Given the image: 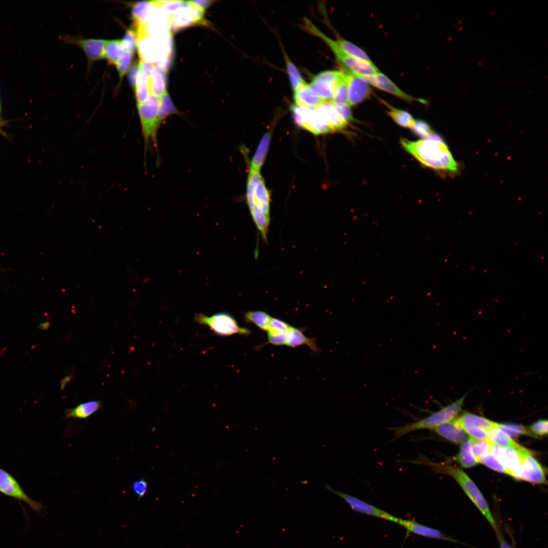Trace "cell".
I'll list each match as a JSON object with an SVG mask.
<instances>
[{
    "mask_svg": "<svg viewBox=\"0 0 548 548\" xmlns=\"http://www.w3.org/2000/svg\"><path fill=\"white\" fill-rule=\"evenodd\" d=\"M487 431L488 438L497 446L501 448H511L518 450L525 449L516 442L509 436L497 427L492 428Z\"/></svg>",
    "mask_w": 548,
    "mask_h": 548,
    "instance_id": "cb8c5ba5",
    "label": "cell"
},
{
    "mask_svg": "<svg viewBox=\"0 0 548 548\" xmlns=\"http://www.w3.org/2000/svg\"><path fill=\"white\" fill-rule=\"evenodd\" d=\"M262 179V177L259 170L250 169L248 178L247 190V201L248 206L252 204L256 187Z\"/></svg>",
    "mask_w": 548,
    "mask_h": 548,
    "instance_id": "b9f144b4",
    "label": "cell"
},
{
    "mask_svg": "<svg viewBox=\"0 0 548 548\" xmlns=\"http://www.w3.org/2000/svg\"><path fill=\"white\" fill-rule=\"evenodd\" d=\"M159 106V97L153 93L149 94L145 102L137 105L145 151L150 140L154 143L155 147L157 148V133L159 129L157 118Z\"/></svg>",
    "mask_w": 548,
    "mask_h": 548,
    "instance_id": "5b68a950",
    "label": "cell"
},
{
    "mask_svg": "<svg viewBox=\"0 0 548 548\" xmlns=\"http://www.w3.org/2000/svg\"><path fill=\"white\" fill-rule=\"evenodd\" d=\"M271 139V133L267 132L262 138L251 162L250 169L260 170L266 156Z\"/></svg>",
    "mask_w": 548,
    "mask_h": 548,
    "instance_id": "d4e9b609",
    "label": "cell"
},
{
    "mask_svg": "<svg viewBox=\"0 0 548 548\" xmlns=\"http://www.w3.org/2000/svg\"><path fill=\"white\" fill-rule=\"evenodd\" d=\"M497 427L505 434L510 436H517L519 435H528L534 436L530 431L525 427L513 423H497Z\"/></svg>",
    "mask_w": 548,
    "mask_h": 548,
    "instance_id": "ab89813d",
    "label": "cell"
},
{
    "mask_svg": "<svg viewBox=\"0 0 548 548\" xmlns=\"http://www.w3.org/2000/svg\"><path fill=\"white\" fill-rule=\"evenodd\" d=\"M419 464L429 465L434 471L446 473L452 476L460 485L465 493L486 518L492 527L496 529V525L484 496L471 479L461 469L450 465H443L423 462L416 461Z\"/></svg>",
    "mask_w": 548,
    "mask_h": 548,
    "instance_id": "7a4b0ae2",
    "label": "cell"
},
{
    "mask_svg": "<svg viewBox=\"0 0 548 548\" xmlns=\"http://www.w3.org/2000/svg\"><path fill=\"white\" fill-rule=\"evenodd\" d=\"M332 104L339 115L346 122L348 123L349 122L353 120L354 118L350 109V107L346 105H337L333 103Z\"/></svg>",
    "mask_w": 548,
    "mask_h": 548,
    "instance_id": "db71d44e",
    "label": "cell"
},
{
    "mask_svg": "<svg viewBox=\"0 0 548 548\" xmlns=\"http://www.w3.org/2000/svg\"><path fill=\"white\" fill-rule=\"evenodd\" d=\"M466 395L451 404L442 408L427 417L404 426L390 427L394 433V440L410 432L423 430L432 429L434 427L453 420L462 409Z\"/></svg>",
    "mask_w": 548,
    "mask_h": 548,
    "instance_id": "3957f363",
    "label": "cell"
},
{
    "mask_svg": "<svg viewBox=\"0 0 548 548\" xmlns=\"http://www.w3.org/2000/svg\"><path fill=\"white\" fill-rule=\"evenodd\" d=\"M132 489L139 499L143 497L148 489V483L144 478L134 481L132 485Z\"/></svg>",
    "mask_w": 548,
    "mask_h": 548,
    "instance_id": "f5cc1de1",
    "label": "cell"
},
{
    "mask_svg": "<svg viewBox=\"0 0 548 548\" xmlns=\"http://www.w3.org/2000/svg\"><path fill=\"white\" fill-rule=\"evenodd\" d=\"M71 378L70 376H66L61 382V388L63 389L64 386L70 381Z\"/></svg>",
    "mask_w": 548,
    "mask_h": 548,
    "instance_id": "91938a15",
    "label": "cell"
},
{
    "mask_svg": "<svg viewBox=\"0 0 548 548\" xmlns=\"http://www.w3.org/2000/svg\"><path fill=\"white\" fill-rule=\"evenodd\" d=\"M472 440L473 438L470 437L462 443L460 452L456 457L457 460L464 468H470L478 463L471 451Z\"/></svg>",
    "mask_w": 548,
    "mask_h": 548,
    "instance_id": "484cf974",
    "label": "cell"
},
{
    "mask_svg": "<svg viewBox=\"0 0 548 548\" xmlns=\"http://www.w3.org/2000/svg\"><path fill=\"white\" fill-rule=\"evenodd\" d=\"M137 33L134 28L128 29L123 39L121 40L122 45L125 50L134 52L137 45Z\"/></svg>",
    "mask_w": 548,
    "mask_h": 548,
    "instance_id": "bcb514c9",
    "label": "cell"
},
{
    "mask_svg": "<svg viewBox=\"0 0 548 548\" xmlns=\"http://www.w3.org/2000/svg\"><path fill=\"white\" fill-rule=\"evenodd\" d=\"M304 328H297L292 327L288 331L286 345L293 348L306 345L314 353H319L320 349L316 344V338L306 337L304 334Z\"/></svg>",
    "mask_w": 548,
    "mask_h": 548,
    "instance_id": "ffe728a7",
    "label": "cell"
},
{
    "mask_svg": "<svg viewBox=\"0 0 548 548\" xmlns=\"http://www.w3.org/2000/svg\"><path fill=\"white\" fill-rule=\"evenodd\" d=\"M289 80L293 91H295L306 83L297 68L283 51Z\"/></svg>",
    "mask_w": 548,
    "mask_h": 548,
    "instance_id": "e575fe53",
    "label": "cell"
},
{
    "mask_svg": "<svg viewBox=\"0 0 548 548\" xmlns=\"http://www.w3.org/2000/svg\"><path fill=\"white\" fill-rule=\"evenodd\" d=\"M249 209H257L269 216L270 195L263 178L257 184L254 191L252 204Z\"/></svg>",
    "mask_w": 548,
    "mask_h": 548,
    "instance_id": "d6986e66",
    "label": "cell"
},
{
    "mask_svg": "<svg viewBox=\"0 0 548 548\" xmlns=\"http://www.w3.org/2000/svg\"><path fill=\"white\" fill-rule=\"evenodd\" d=\"M411 129L415 134L424 138H427L433 132L430 126L426 122L421 120H415Z\"/></svg>",
    "mask_w": 548,
    "mask_h": 548,
    "instance_id": "7dc6e473",
    "label": "cell"
},
{
    "mask_svg": "<svg viewBox=\"0 0 548 548\" xmlns=\"http://www.w3.org/2000/svg\"><path fill=\"white\" fill-rule=\"evenodd\" d=\"M160 106L158 114L157 125L158 128L162 122L169 115L178 113L168 93L165 92L160 97Z\"/></svg>",
    "mask_w": 548,
    "mask_h": 548,
    "instance_id": "f546056e",
    "label": "cell"
},
{
    "mask_svg": "<svg viewBox=\"0 0 548 548\" xmlns=\"http://www.w3.org/2000/svg\"><path fill=\"white\" fill-rule=\"evenodd\" d=\"M148 79L147 77L140 71L134 89L137 105L145 102L150 93Z\"/></svg>",
    "mask_w": 548,
    "mask_h": 548,
    "instance_id": "d6a6232c",
    "label": "cell"
},
{
    "mask_svg": "<svg viewBox=\"0 0 548 548\" xmlns=\"http://www.w3.org/2000/svg\"><path fill=\"white\" fill-rule=\"evenodd\" d=\"M337 43L347 53L355 58L369 63H373L367 54L360 48L337 35Z\"/></svg>",
    "mask_w": 548,
    "mask_h": 548,
    "instance_id": "4dcf8cb0",
    "label": "cell"
},
{
    "mask_svg": "<svg viewBox=\"0 0 548 548\" xmlns=\"http://www.w3.org/2000/svg\"><path fill=\"white\" fill-rule=\"evenodd\" d=\"M400 142L403 148L424 165L452 174L458 172V163L439 135L433 132L417 141L402 138Z\"/></svg>",
    "mask_w": 548,
    "mask_h": 548,
    "instance_id": "6da1fadb",
    "label": "cell"
},
{
    "mask_svg": "<svg viewBox=\"0 0 548 548\" xmlns=\"http://www.w3.org/2000/svg\"><path fill=\"white\" fill-rule=\"evenodd\" d=\"M133 56V52L124 50L121 57L116 64L119 74L120 82L125 73L129 70Z\"/></svg>",
    "mask_w": 548,
    "mask_h": 548,
    "instance_id": "ee69618b",
    "label": "cell"
},
{
    "mask_svg": "<svg viewBox=\"0 0 548 548\" xmlns=\"http://www.w3.org/2000/svg\"><path fill=\"white\" fill-rule=\"evenodd\" d=\"M344 72L341 71H326L316 75L313 81L326 82L336 85L344 77Z\"/></svg>",
    "mask_w": 548,
    "mask_h": 548,
    "instance_id": "f35d334b",
    "label": "cell"
},
{
    "mask_svg": "<svg viewBox=\"0 0 548 548\" xmlns=\"http://www.w3.org/2000/svg\"><path fill=\"white\" fill-rule=\"evenodd\" d=\"M155 4L169 15L175 14L180 9L188 5V2L182 1H156Z\"/></svg>",
    "mask_w": 548,
    "mask_h": 548,
    "instance_id": "7bdbcfd3",
    "label": "cell"
},
{
    "mask_svg": "<svg viewBox=\"0 0 548 548\" xmlns=\"http://www.w3.org/2000/svg\"><path fill=\"white\" fill-rule=\"evenodd\" d=\"M341 70L344 72V77L335 85L334 96L331 102L337 105H347L348 87L347 80V74L342 66Z\"/></svg>",
    "mask_w": 548,
    "mask_h": 548,
    "instance_id": "d590c367",
    "label": "cell"
},
{
    "mask_svg": "<svg viewBox=\"0 0 548 548\" xmlns=\"http://www.w3.org/2000/svg\"><path fill=\"white\" fill-rule=\"evenodd\" d=\"M521 466L517 479L532 483H546L544 470L538 462L528 450L521 451Z\"/></svg>",
    "mask_w": 548,
    "mask_h": 548,
    "instance_id": "8fae6325",
    "label": "cell"
},
{
    "mask_svg": "<svg viewBox=\"0 0 548 548\" xmlns=\"http://www.w3.org/2000/svg\"><path fill=\"white\" fill-rule=\"evenodd\" d=\"M173 55H160L152 63L154 67L167 71L170 67L172 62Z\"/></svg>",
    "mask_w": 548,
    "mask_h": 548,
    "instance_id": "816d5d0a",
    "label": "cell"
},
{
    "mask_svg": "<svg viewBox=\"0 0 548 548\" xmlns=\"http://www.w3.org/2000/svg\"><path fill=\"white\" fill-rule=\"evenodd\" d=\"M530 430L532 434L540 436L546 435L547 433V421L541 420L535 422L530 426Z\"/></svg>",
    "mask_w": 548,
    "mask_h": 548,
    "instance_id": "f907efd6",
    "label": "cell"
},
{
    "mask_svg": "<svg viewBox=\"0 0 548 548\" xmlns=\"http://www.w3.org/2000/svg\"><path fill=\"white\" fill-rule=\"evenodd\" d=\"M288 332H267L268 341L265 343V345L270 344L276 346L286 345L288 339Z\"/></svg>",
    "mask_w": 548,
    "mask_h": 548,
    "instance_id": "c3c4849f",
    "label": "cell"
},
{
    "mask_svg": "<svg viewBox=\"0 0 548 548\" xmlns=\"http://www.w3.org/2000/svg\"><path fill=\"white\" fill-rule=\"evenodd\" d=\"M1 101H0V130H1Z\"/></svg>",
    "mask_w": 548,
    "mask_h": 548,
    "instance_id": "94428289",
    "label": "cell"
},
{
    "mask_svg": "<svg viewBox=\"0 0 548 548\" xmlns=\"http://www.w3.org/2000/svg\"><path fill=\"white\" fill-rule=\"evenodd\" d=\"M140 72L139 62L135 63L129 69L128 78L130 86L134 89L138 76Z\"/></svg>",
    "mask_w": 548,
    "mask_h": 548,
    "instance_id": "11a10c76",
    "label": "cell"
},
{
    "mask_svg": "<svg viewBox=\"0 0 548 548\" xmlns=\"http://www.w3.org/2000/svg\"><path fill=\"white\" fill-rule=\"evenodd\" d=\"M290 109L296 112L300 116L301 127L314 134H324L331 131L330 128L321 119L315 108H306L291 105Z\"/></svg>",
    "mask_w": 548,
    "mask_h": 548,
    "instance_id": "4fadbf2b",
    "label": "cell"
},
{
    "mask_svg": "<svg viewBox=\"0 0 548 548\" xmlns=\"http://www.w3.org/2000/svg\"><path fill=\"white\" fill-rule=\"evenodd\" d=\"M384 102L388 108V114L393 119L394 122L402 127L412 128L415 120L409 113L392 107L385 101Z\"/></svg>",
    "mask_w": 548,
    "mask_h": 548,
    "instance_id": "4316f807",
    "label": "cell"
},
{
    "mask_svg": "<svg viewBox=\"0 0 548 548\" xmlns=\"http://www.w3.org/2000/svg\"><path fill=\"white\" fill-rule=\"evenodd\" d=\"M271 317L262 311H250L245 314V320L247 323L256 325L260 329L267 331Z\"/></svg>",
    "mask_w": 548,
    "mask_h": 548,
    "instance_id": "1f68e13d",
    "label": "cell"
},
{
    "mask_svg": "<svg viewBox=\"0 0 548 548\" xmlns=\"http://www.w3.org/2000/svg\"><path fill=\"white\" fill-rule=\"evenodd\" d=\"M341 66L347 74L348 87L347 106L356 105L369 97L371 93L370 85L343 65H341Z\"/></svg>",
    "mask_w": 548,
    "mask_h": 548,
    "instance_id": "7c38bea8",
    "label": "cell"
},
{
    "mask_svg": "<svg viewBox=\"0 0 548 548\" xmlns=\"http://www.w3.org/2000/svg\"><path fill=\"white\" fill-rule=\"evenodd\" d=\"M102 403L98 400H91L80 403L73 408L65 410V419H86L101 408Z\"/></svg>",
    "mask_w": 548,
    "mask_h": 548,
    "instance_id": "44dd1931",
    "label": "cell"
},
{
    "mask_svg": "<svg viewBox=\"0 0 548 548\" xmlns=\"http://www.w3.org/2000/svg\"><path fill=\"white\" fill-rule=\"evenodd\" d=\"M397 524L404 528L408 532L428 538L455 541L440 531L430 527L421 524L414 520L399 519Z\"/></svg>",
    "mask_w": 548,
    "mask_h": 548,
    "instance_id": "ac0fdd59",
    "label": "cell"
},
{
    "mask_svg": "<svg viewBox=\"0 0 548 548\" xmlns=\"http://www.w3.org/2000/svg\"><path fill=\"white\" fill-rule=\"evenodd\" d=\"M353 74L364 79L369 85L392 94L403 100L412 102L416 101L422 104H426V101L421 98L414 97L401 90L395 84L383 74L378 73L371 75H363L354 73Z\"/></svg>",
    "mask_w": 548,
    "mask_h": 548,
    "instance_id": "ba28073f",
    "label": "cell"
},
{
    "mask_svg": "<svg viewBox=\"0 0 548 548\" xmlns=\"http://www.w3.org/2000/svg\"><path fill=\"white\" fill-rule=\"evenodd\" d=\"M148 82L150 93L160 97L166 92V71L153 67Z\"/></svg>",
    "mask_w": 548,
    "mask_h": 548,
    "instance_id": "603a6c76",
    "label": "cell"
},
{
    "mask_svg": "<svg viewBox=\"0 0 548 548\" xmlns=\"http://www.w3.org/2000/svg\"><path fill=\"white\" fill-rule=\"evenodd\" d=\"M124 50L121 40H107L104 50L105 58L110 64L116 65Z\"/></svg>",
    "mask_w": 548,
    "mask_h": 548,
    "instance_id": "f1b7e54d",
    "label": "cell"
},
{
    "mask_svg": "<svg viewBox=\"0 0 548 548\" xmlns=\"http://www.w3.org/2000/svg\"><path fill=\"white\" fill-rule=\"evenodd\" d=\"M480 462L488 467L499 472L507 474L504 466L492 454H488L478 459Z\"/></svg>",
    "mask_w": 548,
    "mask_h": 548,
    "instance_id": "f6af8a7d",
    "label": "cell"
},
{
    "mask_svg": "<svg viewBox=\"0 0 548 548\" xmlns=\"http://www.w3.org/2000/svg\"><path fill=\"white\" fill-rule=\"evenodd\" d=\"M140 71L144 74L148 78L150 77L153 65L152 63L140 60L139 61Z\"/></svg>",
    "mask_w": 548,
    "mask_h": 548,
    "instance_id": "9f6ffc18",
    "label": "cell"
},
{
    "mask_svg": "<svg viewBox=\"0 0 548 548\" xmlns=\"http://www.w3.org/2000/svg\"><path fill=\"white\" fill-rule=\"evenodd\" d=\"M315 109L331 131L341 130L348 124L339 115L331 102L324 101L316 107Z\"/></svg>",
    "mask_w": 548,
    "mask_h": 548,
    "instance_id": "2e32d148",
    "label": "cell"
},
{
    "mask_svg": "<svg viewBox=\"0 0 548 548\" xmlns=\"http://www.w3.org/2000/svg\"><path fill=\"white\" fill-rule=\"evenodd\" d=\"M458 419L461 421L471 423L486 431L497 427V423L472 414L465 413Z\"/></svg>",
    "mask_w": 548,
    "mask_h": 548,
    "instance_id": "74e56055",
    "label": "cell"
},
{
    "mask_svg": "<svg viewBox=\"0 0 548 548\" xmlns=\"http://www.w3.org/2000/svg\"><path fill=\"white\" fill-rule=\"evenodd\" d=\"M313 92L325 101H332L335 85L320 81H313L309 85Z\"/></svg>",
    "mask_w": 548,
    "mask_h": 548,
    "instance_id": "83f0119b",
    "label": "cell"
},
{
    "mask_svg": "<svg viewBox=\"0 0 548 548\" xmlns=\"http://www.w3.org/2000/svg\"><path fill=\"white\" fill-rule=\"evenodd\" d=\"M194 318L199 324L209 326L218 335L227 336L234 334L248 335L251 332L248 328L239 326L234 317L226 312H219L211 316L196 314Z\"/></svg>",
    "mask_w": 548,
    "mask_h": 548,
    "instance_id": "8992f818",
    "label": "cell"
},
{
    "mask_svg": "<svg viewBox=\"0 0 548 548\" xmlns=\"http://www.w3.org/2000/svg\"><path fill=\"white\" fill-rule=\"evenodd\" d=\"M295 105L302 107L315 108L325 101L316 95L306 83L294 91Z\"/></svg>",
    "mask_w": 548,
    "mask_h": 548,
    "instance_id": "7402d4cb",
    "label": "cell"
},
{
    "mask_svg": "<svg viewBox=\"0 0 548 548\" xmlns=\"http://www.w3.org/2000/svg\"><path fill=\"white\" fill-rule=\"evenodd\" d=\"M431 430L443 438L458 444L462 443L467 437L466 433L457 419L441 424Z\"/></svg>",
    "mask_w": 548,
    "mask_h": 548,
    "instance_id": "e0dca14e",
    "label": "cell"
},
{
    "mask_svg": "<svg viewBox=\"0 0 548 548\" xmlns=\"http://www.w3.org/2000/svg\"><path fill=\"white\" fill-rule=\"evenodd\" d=\"M0 492L4 495L25 503L34 511H39L43 505L31 498L23 490L17 481L10 473L0 468Z\"/></svg>",
    "mask_w": 548,
    "mask_h": 548,
    "instance_id": "52a82bcc",
    "label": "cell"
},
{
    "mask_svg": "<svg viewBox=\"0 0 548 548\" xmlns=\"http://www.w3.org/2000/svg\"><path fill=\"white\" fill-rule=\"evenodd\" d=\"M304 25L309 32L323 40L333 52L336 58L350 71L359 75H371L380 72L373 63H369L354 57L344 50L335 41L328 38L309 20L305 19Z\"/></svg>",
    "mask_w": 548,
    "mask_h": 548,
    "instance_id": "277c9868",
    "label": "cell"
},
{
    "mask_svg": "<svg viewBox=\"0 0 548 548\" xmlns=\"http://www.w3.org/2000/svg\"><path fill=\"white\" fill-rule=\"evenodd\" d=\"M511 448H501L494 445L491 453L504 466L507 474L517 479L521 466V451Z\"/></svg>",
    "mask_w": 548,
    "mask_h": 548,
    "instance_id": "5bb4252c",
    "label": "cell"
},
{
    "mask_svg": "<svg viewBox=\"0 0 548 548\" xmlns=\"http://www.w3.org/2000/svg\"><path fill=\"white\" fill-rule=\"evenodd\" d=\"M190 2H191L192 3H193V4L197 6L198 7L203 9H204L208 8L209 6L211 5L212 3L213 2L211 1H208V0H207V1H206V0H203V1H200V0H199V1H190Z\"/></svg>",
    "mask_w": 548,
    "mask_h": 548,
    "instance_id": "680465c9",
    "label": "cell"
},
{
    "mask_svg": "<svg viewBox=\"0 0 548 548\" xmlns=\"http://www.w3.org/2000/svg\"><path fill=\"white\" fill-rule=\"evenodd\" d=\"M204 9L188 1L187 6L170 15V29L178 30L195 24L203 23Z\"/></svg>",
    "mask_w": 548,
    "mask_h": 548,
    "instance_id": "9c48e42d",
    "label": "cell"
},
{
    "mask_svg": "<svg viewBox=\"0 0 548 548\" xmlns=\"http://www.w3.org/2000/svg\"><path fill=\"white\" fill-rule=\"evenodd\" d=\"M459 424L466 433L474 439H484L488 438L487 431L471 423L464 422L457 419Z\"/></svg>",
    "mask_w": 548,
    "mask_h": 548,
    "instance_id": "60d3db41",
    "label": "cell"
},
{
    "mask_svg": "<svg viewBox=\"0 0 548 548\" xmlns=\"http://www.w3.org/2000/svg\"><path fill=\"white\" fill-rule=\"evenodd\" d=\"M495 444L489 438L475 440L473 439L471 444V451L474 456L477 460L482 457L491 452Z\"/></svg>",
    "mask_w": 548,
    "mask_h": 548,
    "instance_id": "8d00e7d4",
    "label": "cell"
},
{
    "mask_svg": "<svg viewBox=\"0 0 548 548\" xmlns=\"http://www.w3.org/2000/svg\"><path fill=\"white\" fill-rule=\"evenodd\" d=\"M67 41L80 46L84 51L89 61L92 62L105 58L104 50L107 40L72 38L67 39Z\"/></svg>",
    "mask_w": 548,
    "mask_h": 548,
    "instance_id": "9a60e30c",
    "label": "cell"
},
{
    "mask_svg": "<svg viewBox=\"0 0 548 548\" xmlns=\"http://www.w3.org/2000/svg\"><path fill=\"white\" fill-rule=\"evenodd\" d=\"M496 532L498 539L499 541L500 548H512L505 540L502 534L500 533L497 528L496 529Z\"/></svg>",
    "mask_w": 548,
    "mask_h": 548,
    "instance_id": "6f0895ef",
    "label": "cell"
},
{
    "mask_svg": "<svg viewBox=\"0 0 548 548\" xmlns=\"http://www.w3.org/2000/svg\"><path fill=\"white\" fill-rule=\"evenodd\" d=\"M325 487L329 491L342 498L354 511L389 520L396 523L398 522L399 518L393 516L377 507L351 495L335 490L329 485H326Z\"/></svg>",
    "mask_w": 548,
    "mask_h": 548,
    "instance_id": "30bf717a",
    "label": "cell"
},
{
    "mask_svg": "<svg viewBox=\"0 0 548 548\" xmlns=\"http://www.w3.org/2000/svg\"><path fill=\"white\" fill-rule=\"evenodd\" d=\"M150 5L149 1L139 2L133 5L131 17L135 26L146 22Z\"/></svg>",
    "mask_w": 548,
    "mask_h": 548,
    "instance_id": "836d02e7",
    "label": "cell"
},
{
    "mask_svg": "<svg viewBox=\"0 0 548 548\" xmlns=\"http://www.w3.org/2000/svg\"><path fill=\"white\" fill-rule=\"evenodd\" d=\"M292 326L287 323L277 318H271L270 322L269 327L267 332H288Z\"/></svg>",
    "mask_w": 548,
    "mask_h": 548,
    "instance_id": "681fc988",
    "label": "cell"
}]
</instances>
